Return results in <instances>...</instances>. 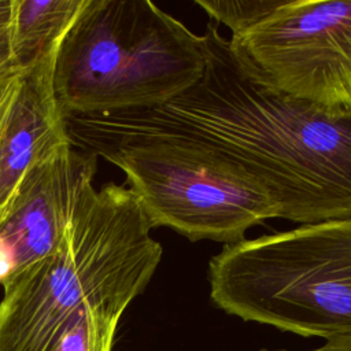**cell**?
<instances>
[{"instance_id":"cell-13","label":"cell","mask_w":351,"mask_h":351,"mask_svg":"<svg viewBox=\"0 0 351 351\" xmlns=\"http://www.w3.org/2000/svg\"><path fill=\"white\" fill-rule=\"evenodd\" d=\"M18 78H14L12 81H10L4 88L0 89V130H1V126H3V122H4V118L8 112V108L11 106V101L14 99V95H15V90H16V86H18Z\"/></svg>"},{"instance_id":"cell-4","label":"cell","mask_w":351,"mask_h":351,"mask_svg":"<svg viewBox=\"0 0 351 351\" xmlns=\"http://www.w3.org/2000/svg\"><path fill=\"white\" fill-rule=\"evenodd\" d=\"M207 278L211 302L226 314L303 337L351 340V219L225 245Z\"/></svg>"},{"instance_id":"cell-5","label":"cell","mask_w":351,"mask_h":351,"mask_svg":"<svg viewBox=\"0 0 351 351\" xmlns=\"http://www.w3.org/2000/svg\"><path fill=\"white\" fill-rule=\"evenodd\" d=\"M99 156L125 173L151 229L167 226L192 243L229 245L245 240L250 228L281 218L269 186L210 145L151 137L115 145Z\"/></svg>"},{"instance_id":"cell-14","label":"cell","mask_w":351,"mask_h":351,"mask_svg":"<svg viewBox=\"0 0 351 351\" xmlns=\"http://www.w3.org/2000/svg\"><path fill=\"white\" fill-rule=\"evenodd\" d=\"M258 351H287V350H267L262 348ZM308 351H351V340H336V341H326L325 346L308 350Z\"/></svg>"},{"instance_id":"cell-11","label":"cell","mask_w":351,"mask_h":351,"mask_svg":"<svg viewBox=\"0 0 351 351\" xmlns=\"http://www.w3.org/2000/svg\"><path fill=\"white\" fill-rule=\"evenodd\" d=\"M282 3L284 0H195L213 21L226 25L232 34L250 29Z\"/></svg>"},{"instance_id":"cell-6","label":"cell","mask_w":351,"mask_h":351,"mask_svg":"<svg viewBox=\"0 0 351 351\" xmlns=\"http://www.w3.org/2000/svg\"><path fill=\"white\" fill-rule=\"evenodd\" d=\"M229 49L256 84L336 119H351V0H284Z\"/></svg>"},{"instance_id":"cell-9","label":"cell","mask_w":351,"mask_h":351,"mask_svg":"<svg viewBox=\"0 0 351 351\" xmlns=\"http://www.w3.org/2000/svg\"><path fill=\"white\" fill-rule=\"evenodd\" d=\"M86 0H15L11 47L19 73L58 49Z\"/></svg>"},{"instance_id":"cell-2","label":"cell","mask_w":351,"mask_h":351,"mask_svg":"<svg viewBox=\"0 0 351 351\" xmlns=\"http://www.w3.org/2000/svg\"><path fill=\"white\" fill-rule=\"evenodd\" d=\"M88 180L59 250L4 288L0 351H48L88 311L122 317L151 281L162 245L130 188Z\"/></svg>"},{"instance_id":"cell-1","label":"cell","mask_w":351,"mask_h":351,"mask_svg":"<svg viewBox=\"0 0 351 351\" xmlns=\"http://www.w3.org/2000/svg\"><path fill=\"white\" fill-rule=\"evenodd\" d=\"M202 45V78L166 104L64 115L71 147L99 156L151 137L197 141L259 177L282 219H351V119L326 117L252 81L214 23Z\"/></svg>"},{"instance_id":"cell-3","label":"cell","mask_w":351,"mask_h":351,"mask_svg":"<svg viewBox=\"0 0 351 351\" xmlns=\"http://www.w3.org/2000/svg\"><path fill=\"white\" fill-rule=\"evenodd\" d=\"M202 36L149 0H86L63 36L53 93L63 112L162 106L203 75Z\"/></svg>"},{"instance_id":"cell-12","label":"cell","mask_w":351,"mask_h":351,"mask_svg":"<svg viewBox=\"0 0 351 351\" xmlns=\"http://www.w3.org/2000/svg\"><path fill=\"white\" fill-rule=\"evenodd\" d=\"M15 0H0V89L16 78L18 71L11 47V22Z\"/></svg>"},{"instance_id":"cell-10","label":"cell","mask_w":351,"mask_h":351,"mask_svg":"<svg viewBox=\"0 0 351 351\" xmlns=\"http://www.w3.org/2000/svg\"><path fill=\"white\" fill-rule=\"evenodd\" d=\"M119 319L107 313L88 311L73 319L48 351H111Z\"/></svg>"},{"instance_id":"cell-7","label":"cell","mask_w":351,"mask_h":351,"mask_svg":"<svg viewBox=\"0 0 351 351\" xmlns=\"http://www.w3.org/2000/svg\"><path fill=\"white\" fill-rule=\"evenodd\" d=\"M97 156L81 152L70 141L48 149L26 171L0 221V284L53 255L70 228Z\"/></svg>"},{"instance_id":"cell-8","label":"cell","mask_w":351,"mask_h":351,"mask_svg":"<svg viewBox=\"0 0 351 351\" xmlns=\"http://www.w3.org/2000/svg\"><path fill=\"white\" fill-rule=\"evenodd\" d=\"M56 52L19 74L4 118L0 130V221L26 171L48 149L69 141L64 115L53 93Z\"/></svg>"}]
</instances>
